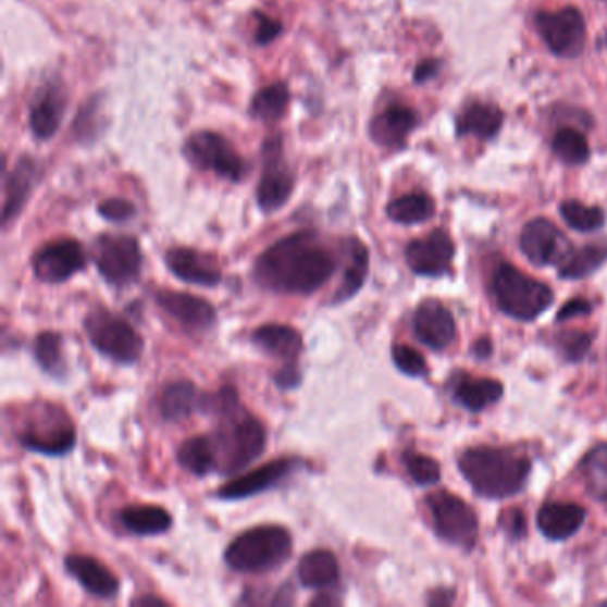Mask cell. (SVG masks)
I'll list each match as a JSON object with an SVG mask.
<instances>
[{
	"instance_id": "6da1fadb",
	"label": "cell",
	"mask_w": 607,
	"mask_h": 607,
	"mask_svg": "<svg viewBox=\"0 0 607 607\" xmlns=\"http://www.w3.org/2000/svg\"><path fill=\"white\" fill-rule=\"evenodd\" d=\"M335 268L337 260L315 232H296L260 255L255 280L273 293L312 294L332 278Z\"/></svg>"
},
{
	"instance_id": "7a4b0ae2",
	"label": "cell",
	"mask_w": 607,
	"mask_h": 607,
	"mask_svg": "<svg viewBox=\"0 0 607 607\" xmlns=\"http://www.w3.org/2000/svg\"><path fill=\"white\" fill-rule=\"evenodd\" d=\"M203 411L220 419L214 444L221 474H235L264 453V426L240 405L234 388H221L214 396L207 394Z\"/></svg>"
},
{
	"instance_id": "3957f363",
	"label": "cell",
	"mask_w": 607,
	"mask_h": 607,
	"mask_svg": "<svg viewBox=\"0 0 607 607\" xmlns=\"http://www.w3.org/2000/svg\"><path fill=\"white\" fill-rule=\"evenodd\" d=\"M458 466L475 494L486 499L519 494L531 472L528 456L497 447H472L460 456Z\"/></svg>"
},
{
	"instance_id": "277c9868",
	"label": "cell",
	"mask_w": 607,
	"mask_h": 607,
	"mask_svg": "<svg viewBox=\"0 0 607 607\" xmlns=\"http://www.w3.org/2000/svg\"><path fill=\"white\" fill-rule=\"evenodd\" d=\"M293 538L282 525H259L240 533L225 550V561L240 573L268 572L290 558Z\"/></svg>"
},
{
	"instance_id": "5b68a950",
	"label": "cell",
	"mask_w": 607,
	"mask_h": 607,
	"mask_svg": "<svg viewBox=\"0 0 607 607\" xmlns=\"http://www.w3.org/2000/svg\"><path fill=\"white\" fill-rule=\"evenodd\" d=\"M492 290L499 309L519 321H533L554 304V293L547 284L511 264H500L495 270Z\"/></svg>"
},
{
	"instance_id": "8992f818",
	"label": "cell",
	"mask_w": 607,
	"mask_h": 607,
	"mask_svg": "<svg viewBox=\"0 0 607 607\" xmlns=\"http://www.w3.org/2000/svg\"><path fill=\"white\" fill-rule=\"evenodd\" d=\"M84 330L88 333L89 343L116 362L136 363L141 357L145 343L139 333L125 319L103 307H98L86 315Z\"/></svg>"
},
{
	"instance_id": "52a82bcc",
	"label": "cell",
	"mask_w": 607,
	"mask_h": 607,
	"mask_svg": "<svg viewBox=\"0 0 607 607\" xmlns=\"http://www.w3.org/2000/svg\"><path fill=\"white\" fill-rule=\"evenodd\" d=\"M18 441L25 449L41 455L61 456L74 449L75 428L69 416L54 405H41L30 411Z\"/></svg>"
},
{
	"instance_id": "ba28073f",
	"label": "cell",
	"mask_w": 607,
	"mask_h": 607,
	"mask_svg": "<svg viewBox=\"0 0 607 607\" xmlns=\"http://www.w3.org/2000/svg\"><path fill=\"white\" fill-rule=\"evenodd\" d=\"M426 505L433 519V528L442 540L467 550L474 547L480 524L474 509L466 500L449 492H436L428 497Z\"/></svg>"
},
{
	"instance_id": "9c48e42d",
	"label": "cell",
	"mask_w": 607,
	"mask_h": 607,
	"mask_svg": "<svg viewBox=\"0 0 607 607\" xmlns=\"http://www.w3.org/2000/svg\"><path fill=\"white\" fill-rule=\"evenodd\" d=\"M184 156L200 172H212L232 182L245 178V159L220 134L211 131L191 134L184 145Z\"/></svg>"
},
{
	"instance_id": "30bf717a",
	"label": "cell",
	"mask_w": 607,
	"mask_h": 607,
	"mask_svg": "<svg viewBox=\"0 0 607 607\" xmlns=\"http://www.w3.org/2000/svg\"><path fill=\"white\" fill-rule=\"evenodd\" d=\"M95 260L98 273L109 284L127 285L141 271V248L133 235H100L95 243Z\"/></svg>"
},
{
	"instance_id": "8fae6325",
	"label": "cell",
	"mask_w": 607,
	"mask_h": 607,
	"mask_svg": "<svg viewBox=\"0 0 607 607\" xmlns=\"http://www.w3.org/2000/svg\"><path fill=\"white\" fill-rule=\"evenodd\" d=\"M538 35L553 54L559 58H578L584 49L586 24L581 11L563 8L558 11H540L534 16Z\"/></svg>"
},
{
	"instance_id": "7c38bea8",
	"label": "cell",
	"mask_w": 607,
	"mask_h": 607,
	"mask_svg": "<svg viewBox=\"0 0 607 607\" xmlns=\"http://www.w3.org/2000/svg\"><path fill=\"white\" fill-rule=\"evenodd\" d=\"M520 250L531 264L545 268V265L561 264L572 251V245L553 221L536 218L529 221L520 234Z\"/></svg>"
},
{
	"instance_id": "4fadbf2b",
	"label": "cell",
	"mask_w": 607,
	"mask_h": 607,
	"mask_svg": "<svg viewBox=\"0 0 607 607\" xmlns=\"http://www.w3.org/2000/svg\"><path fill=\"white\" fill-rule=\"evenodd\" d=\"M264 173L257 189V201L264 212H274L289 201L294 176L282 157V139L273 137L265 143Z\"/></svg>"
},
{
	"instance_id": "5bb4252c",
	"label": "cell",
	"mask_w": 607,
	"mask_h": 607,
	"mask_svg": "<svg viewBox=\"0 0 607 607\" xmlns=\"http://www.w3.org/2000/svg\"><path fill=\"white\" fill-rule=\"evenodd\" d=\"M86 255L74 239L54 240L39 248L33 259V271L45 284H63L84 270Z\"/></svg>"
},
{
	"instance_id": "9a60e30c",
	"label": "cell",
	"mask_w": 607,
	"mask_h": 607,
	"mask_svg": "<svg viewBox=\"0 0 607 607\" xmlns=\"http://www.w3.org/2000/svg\"><path fill=\"white\" fill-rule=\"evenodd\" d=\"M455 259V243L442 228L431 232L424 239L411 240L407 246V262L410 270L421 276L438 278L449 273Z\"/></svg>"
},
{
	"instance_id": "2e32d148",
	"label": "cell",
	"mask_w": 607,
	"mask_h": 607,
	"mask_svg": "<svg viewBox=\"0 0 607 607\" xmlns=\"http://www.w3.org/2000/svg\"><path fill=\"white\" fill-rule=\"evenodd\" d=\"M413 332L424 346L442 351L455 343V318L438 299H426L413 313Z\"/></svg>"
},
{
	"instance_id": "e0dca14e",
	"label": "cell",
	"mask_w": 607,
	"mask_h": 607,
	"mask_svg": "<svg viewBox=\"0 0 607 607\" xmlns=\"http://www.w3.org/2000/svg\"><path fill=\"white\" fill-rule=\"evenodd\" d=\"M156 301L168 315H172L186 329L201 332L211 329L214 324V307L207 299L198 298L195 294L162 289L157 290Z\"/></svg>"
},
{
	"instance_id": "ac0fdd59",
	"label": "cell",
	"mask_w": 607,
	"mask_h": 607,
	"mask_svg": "<svg viewBox=\"0 0 607 607\" xmlns=\"http://www.w3.org/2000/svg\"><path fill=\"white\" fill-rule=\"evenodd\" d=\"M298 467V460L294 458H278V460L270 461L260 469L251 470L248 474L240 475L237 480L226 483L218 490L220 499H245L250 495L260 494L271 486L278 485L280 481L285 480L287 475Z\"/></svg>"
},
{
	"instance_id": "d6986e66",
	"label": "cell",
	"mask_w": 607,
	"mask_h": 607,
	"mask_svg": "<svg viewBox=\"0 0 607 607\" xmlns=\"http://www.w3.org/2000/svg\"><path fill=\"white\" fill-rule=\"evenodd\" d=\"M166 264L176 278L187 284L214 287L221 282V271L211 255L198 253L191 248H172L166 253Z\"/></svg>"
},
{
	"instance_id": "ffe728a7",
	"label": "cell",
	"mask_w": 607,
	"mask_h": 607,
	"mask_svg": "<svg viewBox=\"0 0 607 607\" xmlns=\"http://www.w3.org/2000/svg\"><path fill=\"white\" fill-rule=\"evenodd\" d=\"M450 380H453L450 382L453 399L470 411L485 410L490 405L499 401L505 394L503 383L490 380V377H478L475 380V377L469 376L467 372H458Z\"/></svg>"
},
{
	"instance_id": "44dd1931",
	"label": "cell",
	"mask_w": 607,
	"mask_h": 607,
	"mask_svg": "<svg viewBox=\"0 0 607 607\" xmlns=\"http://www.w3.org/2000/svg\"><path fill=\"white\" fill-rule=\"evenodd\" d=\"M586 509L573 503H545L538 511V529L545 538L568 540L583 528Z\"/></svg>"
},
{
	"instance_id": "7402d4cb",
	"label": "cell",
	"mask_w": 607,
	"mask_h": 607,
	"mask_svg": "<svg viewBox=\"0 0 607 607\" xmlns=\"http://www.w3.org/2000/svg\"><path fill=\"white\" fill-rule=\"evenodd\" d=\"M64 565L78 583L83 584L95 597L113 598L120 590V581L116 575L91 556L72 554L66 558Z\"/></svg>"
},
{
	"instance_id": "603a6c76",
	"label": "cell",
	"mask_w": 607,
	"mask_h": 607,
	"mask_svg": "<svg viewBox=\"0 0 607 607\" xmlns=\"http://www.w3.org/2000/svg\"><path fill=\"white\" fill-rule=\"evenodd\" d=\"M416 127V111L405 106H391L372 120L369 133L382 147H399Z\"/></svg>"
},
{
	"instance_id": "cb8c5ba5",
	"label": "cell",
	"mask_w": 607,
	"mask_h": 607,
	"mask_svg": "<svg viewBox=\"0 0 607 607\" xmlns=\"http://www.w3.org/2000/svg\"><path fill=\"white\" fill-rule=\"evenodd\" d=\"M64 114L63 88L50 84L41 89L36 102L30 108V131L38 139H50L61 127Z\"/></svg>"
},
{
	"instance_id": "d4e9b609",
	"label": "cell",
	"mask_w": 607,
	"mask_h": 607,
	"mask_svg": "<svg viewBox=\"0 0 607 607\" xmlns=\"http://www.w3.org/2000/svg\"><path fill=\"white\" fill-rule=\"evenodd\" d=\"M251 340L262 351L271 357L282 358L287 363L296 362V358L304 349V340L299 332L285 324H264L255 330Z\"/></svg>"
},
{
	"instance_id": "484cf974",
	"label": "cell",
	"mask_w": 607,
	"mask_h": 607,
	"mask_svg": "<svg viewBox=\"0 0 607 607\" xmlns=\"http://www.w3.org/2000/svg\"><path fill=\"white\" fill-rule=\"evenodd\" d=\"M207 394H201L195 383L182 380V382L170 383L162 392L161 416L170 422H181L191 417L195 411H203Z\"/></svg>"
},
{
	"instance_id": "4316f807",
	"label": "cell",
	"mask_w": 607,
	"mask_h": 607,
	"mask_svg": "<svg viewBox=\"0 0 607 607\" xmlns=\"http://www.w3.org/2000/svg\"><path fill=\"white\" fill-rule=\"evenodd\" d=\"M36 176H38V168L35 162L30 159H22L11 175L5 178L4 211H2L4 225H8L24 209L25 201L35 187Z\"/></svg>"
},
{
	"instance_id": "83f0119b",
	"label": "cell",
	"mask_w": 607,
	"mask_h": 607,
	"mask_svg": "<svg viewBox=\"0 0 607 607\" xmlns=\"http://www.w3.org/2000/svg\"><path fill=\"white\" fill-rule=\"evenodd\" d=\"M344 246L348 251V265L344 270L343 284L335 293L333 305L344 304V301L352 298L358 290L362 289L369 273V251L362 240L351 237L344 243Z\"/></svg>"
},
{
	"instance_id": "f1b7e54d",
	"label": "cell",
	"mask_w": 607,
	"mask_h": 607,
	"mask_svg": "<svg viewBox=\"0 0 607 607\" xmlns=\"http://www.w3.org/2000/svg\"><path fill=\"white\" fill-rule=\"evenodd\" d=\"M505 123V113L494 103L475 102L463 111L458 120L460 136H475L492 139Z\"/></svg>"
},
{
	"instance_id": "f546056e",
	"label": "cell",
	"mask_w": 607,
	"mask_h": 607,
	"mask_svg": "<svg viewBox=\"0 0 607 607\" xmlns=\"http://www.w3.org/2000/svg\"><path fill=\"white\" fill-rule=\"evenodd\" d=\"M299 583L305 587H326L338 579V561L326 548H315L305 554L298 565Z\"/></svg>"
},
{
	"instance_id": "4dcf8cb0",
	"label": "cell",
	"mask_w": 607,
	"mask_h": 607,
	"mask_svg": "<svg viewBox=\"0 0 607 607\" xmlns=\"http://www.w3.org/2000/svg\"><path fill=\"white\" fill-rule=\"evenodd\" d=\"M125 529L139 536L166 533L172 528V515L161 506L133 505L120 511Z\"/></svg>"
},
{
	"instance_id": "1f68e13d",
	"label": "cell",
	"mask_w": 607,
	"mask_h": 607,
	"mask_svg": "<svg viewBox=\"0 0 607 607\" xmlns=\"http://www.w3.org/2000/svg\"><path fill=\"white\" fill-rule=\"evenodd\" d=\"M178 463L191 474L203 478L218 469V450L212 436L196 435L187 438L176 453Z\"/></svg>"
},
{
	"instance_id": "d6a6232c",
	"label": "cell",
	"mask_w": 607,
	"mask_h": 607,
	"mask_svg": "<svg viewBox=\"0 0 607 607\" xmlns=\"http://www.w3.org/2000/svg\"><path fill=\"white\" fill-rule=\"evenodd\" d=\"M435 214V203L430 196L424 193H410V195L399 196L391 201L387 207V215L392 221L399 225H417L431 220Z\"/></svg>"
},
{
	"instance_id": "836d02e7",
	"label": "cell",
	"mask_w": 607,
	"mask_h": 607,
	"mask_svg": "<svg viewBox=\"0 0 607 607\" xmlns=\"http://www.w3.org/2000/svg\"><path fill=\"white\" fill-rule=\"evenodd\" d=\"M607 262V246L587 245L572 250L559 264V276L565 280H583Z\"/></svg>"
},
{
	"instance_id": "e575fe53",
	"label": "cell",
	"mask_w": 607,
	"mask_h": 607,
	"mask_svg": "<svg viewBox=\"0 0 607 607\" xmlns=\"http://www.w3.org/2000/svg\"><path fill=\"white\" fill-rule=\"evenodd\" d=\"M290 94L285 84H271L251 100L250 114L262 122H278L289 108Z\"/></svg>"
},
{
	"instance_id": "d590c367",
	"label": "cell",
	"mask_w": 607,
	"mask_h": 607,
	"mask_svg": "<svg viewBox=\"0 0 607 607\" xmlns=\"http://www.w3.org/2000/svg\"><path fill=\"white\" fill-rule=\"evenodd\" d=\"M35 357L39 368L50 376L61 377L66 372L63 338L55 332L39 333L35 340Z\"/></svg>"
},
{
	"instance_id": "8d00e7d4",
	"label": "cell",
	"mask_w": 607,
	"mask_h": 607,
	"mask_svg": "<svg viewBox=\"0 0 607 607\" xmlns=\"http://www.w3.org/2000/svg\"><path fill=\"white\" fill-rule=\"evenodd\" d=\"M581 470H583L587 492L598 500L607 503V444L593 447L584 458Z\"/></svg>"
},
{
	"instance_id": "74e56055",
	"label": "cell",
	"mask_w": 607,
	"mask_h": 607,
	"mask_svg": "<svg viewBox=\"0 0 607 607\" xmlns=\"http://www.w3.org/2000/svg\"><path fill=\"white\" fill-rule=\"evenodd\" d=\"M553 150L556 156L570 166H579L590 159V145L586 136L575 128H561L553 139Z\"/></svg>"
},
{
	"instance_id": "f35d334b",
	"label": "cell",
	"mask_w": 607,
	"mask_h": 607,
	"mask_svg": "<svg viewBox=\"0 0 607 607\" xmlns=\"http://www.w3.org/2000/svg\"><path fill=\"white\" fill-rule=\"evenodd\" d=\"M559 212L573 231L593 232L604 225V212L598 207L584 206L578 200H567L559 206Z\"/></svg>"
},
{
	"instance_id": "ab89813d",
	"label": "cell",
	"mask_w": 607,
	"mask_h": 607,
	"mask_svg": "<svg viewBox=\"0 0 607 607\" xmlns=\"http://www.w3.org/2000/svg\"><path fill=\"white\" fill-rule=\"evenodd\" d=\"M593 337L581 330H567L556 335V348L568 362H581L592 348Z\"/></svg>"
},
{
	"instance_id": "60d3db41",
	"label": "cell",
	"mask_w": 607,
	"mask_h": 607,
	"mask_svg": "<svg viewBox=\"0 0 607 607\" xmlns=\"http://www.w3.org/2000/svg\"><path fill=\"white\" fill-rule=\"evenodd\" d=\"M405 467L411 480L417 485L430 486L435 485L441 480V466L438 461L433 460L430 456L417 455V453H407L405 455Z\"/></svg>"
},
{
	"instance_id": "b9f144b4",
	"label": "cell",
	"mask_w": 607,
	"mask_h": 607,
	"mask_svg": "<svg viewBox=\"0 0 607 607\" xmlns=\"http://www.w3.org/2000/svg\"><path fill=\"white\" fill-rule=\"evenodd\" d=\"M392 358H394L396 368L408 374V376L422 377L428 374L426 360H424L421 352L410 348V346L397 344V346L392 348Z\"/></svg>"
},
{
	"instance_id": "7bdbcfd3",
	"label": "cell",
	"mask_w": 607,
	"mask_h": 607,
	"mask_svg": "<svg viewBox=\"0 0 607 607\" xmlns=\"http://www.w3.org/2000/svg\"><path fill=\"white\" fill-rule=\"evenodd\" d=\"M98 212L106 220L122 223V221L133 220L136 215V207L131 201L123 200V198H111V200H106L98 206Z\"/></svg>"
},
{
	"instance_id": "ee69618b",
	"label": "cell",
	"mask_w": 607,
	"mask_h": 607,
	"mask_svg": "<svg viewBox=\"0 0 607 607\" xmlns=\"http://www.w3.org/2000/svg\"><path fill=\"white\" fill-rule=\"evenodd\" d=\"M255 20H257V29H255L257 44H271L273 39L282 35V24H280L278 20L270 18V16L262 15V13H257Z\"/></svg>"
},
{
	"instance_id": "f6af8a7d",
	"label": "cell",
	"mask_w": 607,
	"mask_h": 607,
	"mask_svg": "<svg viewBox=\"0 0 607 607\" xmlns=\"http://www.w3.org/2000/svg\"><path fill=\"white\" fill-rule=\"evenodd\" d=\"M500 528L505 529L511 538H524L528 531L524 513L520 509H509L500 517Z\"/></svg>"
},
{
	"instance_id": "bcb514c9",
	"label": "cell",
	"mask_w": 607,
	"mask_h": 607,
	"mask_svg": "<svg viewBox=\"0 0 607 607\" xmlns=\"http://www.w3.org/2000/svg\"><path fill=\"white\" fill-rule=\"evenodd\" d=\"M592 312V305L586 299H570L568 304L561 307L558 312V323H565V321H570L573 318H581V315H587Z\"/></svg>"
},
{
	"instance_id": "7dc6e473",
	"label": "cell",
	"mask_w": 607,
	"mask_h": 607,
	"mask_svg": "<svg viewBox=\"0 0 607 607\" xmlns=\"http://www.w3.org/2000/svg\"><path fill=\"white\" fill-rule=\"evenodd\" d=\"M299 382H301V372L296 369V363H287L282 371L274 374V383H276L282 391H289V388L298 387Z\"/></svg>"
},
{
	"instance_id": "c3c4849f",
	"label": "cell",
	"mask_w": 607,
	"mask_h": 607,
	"mask_svg": "<svg viewBox=\"0 0 607 607\" xmlns=\"http://www.w3.org/2000/svg\"><path fill=\"white\" fill-rule=\"evenodd\" d=\"M438 66L441 64L436 61H422L416 69V83H426L430 78L435 77L438 74Z\"/></svg>"
},
{
	"instance_id": "681fc988",
	"label": "cell",
	"mask_w": 607,
	"mask_h": 607,
	"mask_svg": "<svg viewBox=\"0 0 607 607\" xmlns=\"http://www.w3.org/2000/svg\"><path fill=\"white\" fill-rule=\"evenodd\" d=\"M472 351H474L478 358L490 357V352H492V343H490L488 338H480V340L474 344Z\"/></svg>"
},
{
	"instance_id": "f907efd6",
	"label": "cell",
	"mask_w": 607,
	"mask_h": 607,
	"mask_svg": "<svg viewBox=\"0 0 607 607\" xmlns=\"http://www.w3.org/2000/svg\"><path fill=\"white\" fill-rule=\"evenodd\" d=\"M134 606H147V604H153V606H166V600L156 597V595H145L141 598H134Z\"/></svg>"
},
{
	"instance_id": "816d5d0a",
	"label": "cell",
	"mask_w": 607,
	"mask_h": 607,
	"mask_svg": "<svg viewBox=\"0 0 607 607\" xmlns=\"http://www.w3.org/2000/svg\"><path fill=\"white\" fill-rule=\"evenodd\" d=\"M312 606H318V604H329V606H332V604H335V600H332V598L330 597H321V598H315V600H312Z\"/></svg>"
},
{
	"instance_id": "f5cc1de1",
	"label": "cell",
	"mask_w": 607,
	"mask_h": 607,
	"mask_svg": "<svg viewBox=\"0 0 607 607\" xmlns=\"http://www.w3.org/2000/svg\"><path fill=\"white\" fill-rule=\"evenodd\" d=\"M606 44H607V35H606Z\"/></svg>"
}]
</instances>
